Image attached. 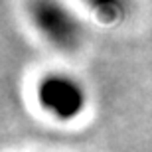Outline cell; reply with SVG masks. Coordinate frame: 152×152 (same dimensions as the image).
Wrapping results in <instances>:
<instances>
[{"instance_id": "6da1fadb", "label": "cell", "mask_w": 152, "mask_h": 152, "mask_svg": "<svg viewBox=\"0 0 152 152\" xmlns=\"http://www.w3.org/2000/svg\"><path fill=\"white\" fill-rule=\"evenodd\" d=\"M34 105L45 118L57 124H71L89 107L87 87L77 75L65 69H48L34 81Z\"/></svg>"}, {"instance_id": "7a4b0ae2", "label": "cell", "mask_w": 152, "mask_h": 152, "mask_svg": "<svg viewBox=\"0 0 152 152\" xmlns=\"http://www.w3.org/2000/svg\"><path fill=\"white\" fill-rule=\"evenodd\" d=\"M26 18L34 34L51 50L75 51L83 44V20L63 0H28Z\"/></svg>"}, {"instance_id": "3957f363", "label": "cell", "mask_w": 152, "mask_h": 152, "mask_svg": "<svg viewBox=\"0 0 152 152\" xmlns=\"http://www.w3.org/2000/svg\"><path fill=\"white\" fill-rule=\"evenodd\" d=\"M79 4L103 26H118L132 12V0H79Z\"/></svg>"}]
</instances>
